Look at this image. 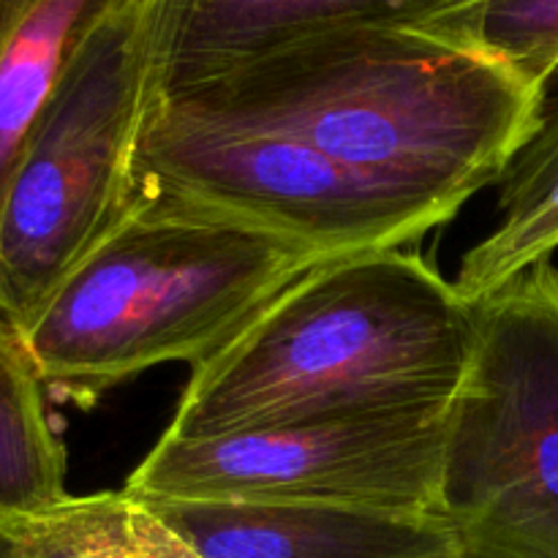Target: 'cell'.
I'll list each match as a JSON object with an SVG mask.
<instances>
[{
	"instance_id": "cell-1",
	"label": "cell",
	"mask_w": 558,
	"mask_h": 558,
	"mask_svg": "<svg viewBox=\"0 0 558 558\" xmlns=\"http://www.w3.org/2000/svg\"><path fill=\"white\" fill-rule=\"evenodd\" d=\"M163 96L287 129L450 221L505 180L548 107V87L428 25L319 33Z\"/></svg>"
},
{
	"instance_id": "cell-2",
	"label": "cell",
	"mask_w": 558,
	"mask_h": 558,
	"mask_svg": "<svg viewBox=\"0 0 558 558\" xmlns=\"http://www.w3.org/2000/svg\"><path fill=\"white\" fill-rule=\"evenodd\" d=\"M480 338L466 303L407 248L327 259L191 371L172 436L349 409L450 407Z\"/></svg>"
},
{
	"instance_id": "cell-3",
	"label": "cell",
	"mask_w": 558,
	"mask_h": 558,
	"mask_svg": "<svg viewBox=\"0 0 558 558\" xmlns=\"http://www.w3.org/2000/svg\"><path fill=\"white\" fill-rule=\"evenodd\" d=\"M322 262L305 245L140 199L20 341L49 396L90 409L163 363L199 368Z\"/></svg>"
},
{
	"instance_id": "cell-4",
	"label": "cell",
	"mask_w": 558,
	"mask_h": 558,
	"mask_svg": "<svg viewBox=\"0 0 558 558\" xmlns=\"http://www.w3.org/2000/svg\"><path fill=\"white\" fill-rule=\"evenodd\" d=\"M161 0L85 44L38 114L0 207V314L16 336L140 205L136 150L161 93Z\"/></svg>"
},
{
	"instance_id": "cell-5",
	"label": "cell",
	"mask_w": 558,
	"mask_h": 558,
	"mask_svg": "<svg viewBox=\"0 0 558 558\" xmlns=\"http://www.w3.org/2000/svg\"><path fill=\"white\" fill-rule=\"evenodd\" d=\"M477 314L436 512L456 558H558V267L539 262Z\"/></svg>"
},
{
	"instance_id": "cell-6",
	"label": "cell",
	"mask_w": 558,
	"mask_h": 558,
	"mask_svg": "<svg viewBox=\"0 0 558 558\" xmlns=\"http://www.w3.org/2000/svg\"><path fill=\"white\" fill-rule=\"evenodd\" d=\"M142 202L305 245L327 259L407 248L450 218L407 199L287 129L158 93L140 150Z\"/></svg>"
},
{
	"instance_id": "cell-7",
	"label": "cell",
	"mask_w": 558,
	"mask_h": 558,
	"mask_svg": "<svg viewBox=\"0 0 558 558\" xmlns=\"http://www.w3.org/2000/svg\"><path fill=\"white\" fill-rule=\"evenodd\" d=\"M447 409H349L196 439L163 434L123 490L131 499L436 512Z\"/></svg>"
},
{
	"instance_id": "cell-8",
	"label": "cell",
	"mask_w": 558,
	"mask_h": 558,
	"mask_svg": "<svg viewBox=\"0 0 558 558\" xmlns=\"http://www.w3.org/2000/svg\"><path fill=\"white\" fill-rule=\"evenodd\" d=\"M205 558H456L439 512L298 501L136 499Z\"/></svg>"
},
{
	"instance_id": "cell-9",
	"label": "cell",
	"mask_w": 558,
	"mask_h": 558,
	"mask_svg": "<svg viewBox=\"0 0 558 558\" xmlns=\"http://www.w3.org/2000/svg\"><path fill=\"white\" fill-rule=\"evenodd\" d=\"M472 0H161V93L343 27H420Z\"/></svg>"
},
{
	"instance_id": "cell-10",
	"label": "cell",
	"mask_w": 558,
	"mask_h": 558,
	"mask_svg": "<svg viewBox=\"0 0 558 558\" xmlns=\"http://www.w3.org/2000/svg\"><path fill=\"white\" fill-rule=\"evenodd\" d=\"M134 0H0V207L20 153L85 44Z\"/></svg>"
},
{
	"instance_id": "cell-11",
	"label": "cell",
	"mask_w": 558,
	"mask_h": 558,
	"mask_svg": "<svg viewBox=\"0 0 558 558\" xmlns=\"http://www.w3.org/2000/svg\"><path fill=\"white\" fill-rule=\"evenodd\" d=\"M499 223L463 254L452 287L480 305L558 248V101L501 180Z\"/></svg>"
},
{
	"instance_id": "cell-12",
	"label": "cell",
	"mask_w": 558,
	"mask_h": 558,
	"mask_svg": "<svg viewBox=\"0 0 558 558\" xmlns=\"http://www.w3.org/2000/svg\"><path fill=\"white\" fill-rule=\"evenodd\" d=\"M20 336L0 314V515L65 494V445Z\"/></svg>"
},
{
	"instance_id": "cell-13",
	"label": "cell",
	"mask_w": 558,
	"mask_h": 558,
	"mask_svg": "<svg viewBox=\"0 0 558 558\" xmlns=\"http://www.w3.org/2000/svg\"><path fill=\"white\" fill-rule=\"evenodd\" d=\"M0 558H134L129 496L98 490L0 515Z\"/></svg>"
},
{
	"instance_id": "cell-14",
	"label": "cell",
	"mask_w": 558,
	"mask_h": 558,
	"mask_svg": "<svg viewBox=\"0 0 558 558\" xmlns=\"http://www.w3.org/2000/svg\"><path fill=\"white\" fill-rule=\"evenodd\" d=\"M428 27L494 54L543 87L558 71V0H472Z\"/></svg>"
},
{
	"instance_id": "cell-15",
	"label": "cell",
	"mask_w": 558,
	"mask_h": 558,
	"mask_svg": "<svg viewBox=\"0 0 558 558\" xmlns=\"http://www.w3.org/2000/svg\"><path fill=\"white\" fill-rule=\"evenodd\" d=\"M129 496V494H125ZM129 548L134 558H205L163 518L129 496Z\"/></svg>"
}]
</instances>
